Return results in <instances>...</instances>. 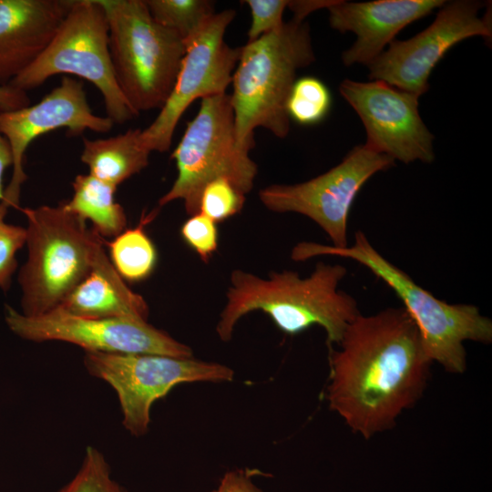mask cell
Instances as JSON below:
<instances>
[{
    "instance_id": "cell-22",
    "label": "cell",
    "mask_w": 492,
    "mask_h": 492,
    "mask_svg": "<svg viewBox=\"0 0 492 492\" xmlns=\"http://www.w3.org/2000/svg\"><path fill=\"white\" fill-rule=\"evenodd\" d=\"M152 18L175 31L183 40L216 13L209 0H144Z\"/></svg>"
},
{
    "instance_id": "cell-18",
    "label": "cell",
    "mask_w": 492,
    "mask_h": 492,
    "mask_svg": "<svg viewBox=\"0 0 492 492\" xmlns=\"http://www.w3.org/2000/svg\"><path fill=\"white\" fill-rule=\"evenodd\" d=\"M56 309L83 318L146 322L149 312L145 299L128 287L103 247L97 251L89 273Z\"/></svg>"
},
{
    "instance_id": "cell-25",
    "label": "cell",
    "mask_w": 492,
    "mask_h": 492,
    "mask_svg": "<svg viewBox=\"0 0 492 492\" xmlns=\"http://www.w3.org/2000/svg\"><path fill=\"white\" fill-rule=\"evenodd\" d=\"M245 196L228 179H213L206 184L201 191L199 212L216 223L223 221L242 210L246 201Z\"/></svg>"
},
{
    "instance_id": "cell-15",
    "label": "cell",
    "mask_w": 492,
    "mask_h": 492,
    "mask_svg": "<svg viewBox=\"0 0 492 492\" xmlns=\"http://www.w3.org/2000/svg\"><path fill=\"white\" fill-rule=\"evenodd\" d=\"M113 125L108 117L92 111L82 82L67 76L38 103L0 112V132L10 146L13 159L11 180L2 203L7 208L19 206L21 188L27 178L24 157L36 138L58 128H67L71 136H79L85 130L106 133Z\"/></svg>"
},
{
    "instance_id": "cell-24",
    "label": "cell",
    "mask_w": 492,
    "mask_h": 492,
    "mask_svg": "<svg viewBox=\"0 0 492 492\" xmlns=\"http://www.w3.org/2000/svg\"><path fill=\"white\" fill-rule=\"evenodd\" d=\"M57 492H128L111 476L104 455L87 446L82 463L73 478Z\"/></svg>"
},
{
    "instance_id": "cell-1",
    "label": "cell",
    "mask_w": 492,
    "mask_h": 492,
    "mask_svg": "<svg viewBox=\"0 0 492 492\" xmlns=\"http://www.w3.org/2000/svg\"><path fill=\"white\" fill-rule=\"evenodd\" d=\"M337 346L326 399L353 432L369 439L386 431L421 398L433 363L403 307L358 315Z\"/></svg>"
},
{
    "instance_id": "cell-17",
    "label": "cell",
    "mask_w": 492,
    "mask_h": 492,
    "mask_svg": "<svg viewBox=\"0 0 492 492\" xmlns=\"http://www.w3.org/2000/svg\"><path fill=\"white\" fill-rule=\"evenodd\" d=\"M72 0H0V85H8L46 49Z\"/></svg>"
},
{
    "instance_id": "cell-7",
    "label": "cell",
    "mask_w": 492,
    "mask_h": 492,
    "mask_svg": "<svg viewBox=\"0 0 492 492\" xmlns=\"http://www.w3.org/2000/svg\"><path fill=\"white\" fill-rule=\"evenodd\" d=\"M177 178L159 200V207L180 200L192 216L200 210L201 191L210 181L223 178L248 194L254 186L257 164L237 141L235 118L227 93L201 99L197 115L187 123L171 154Z\"/></svg>"
},
{
    "instance_id": "cell-11",
    "label": "cell",
    "mask_w": 492,
    "mask_h": 492,
    "mask_svg": "<svg viewBox=\"0 0 492 492\" xmlns=\"http://www.w3.org/2000/svg\"><path fill=\"white\" fill-rule=\"evenodd\" d=\"M235 15L233 9L216 12L184 40L175 86L154 121L141 130L142 142L150 152L169 149L176 127L193 101L226 93L241 52V46L231 47L224 40Z\"/></svg>"
},
{
    "instance_id": "cell-14",
    "label": "cell",
    "mask_w": 492,
    "mask_h": 492,
    "mask_svg": "<svg viewBox=\"0 0 492 492\" xmlns=\"http://www.w3.org/2000/svg\"><path fill=\"white\" fill-rule=\"evenodd\" d=\"M339 91L364 126L366 147L405 164L434 160V136L419 115V97L382 80L344 79Z\"/></svg>"
},
{
    "instance_id": "cell-8",
    "label": "cell",
    "mask_w": 492,
    "mask_h": 492,
    "mask_svg": "<svg viewBox=\"0 0 492 492\" xmlns=\"http://www.w3.org/2000/svg\"><path fill=\"white\" fill-rule=\"evenodd\" d=\"M59 74L77 76L93 84L103 97L107 117L114 123L123 124L138 116L116 80L108 19L98 0H72L46 49L8 85L26 92Z\"/></svg>"
},
{
    "instance_id": "cell-32",
    "label": "cell",
    "mask_w": 492,
    "mask_h": 492,
    "mask_svg": "<svg viewBox=\"0 0 492 492\" xmlns=\"http://www.w3.org/2000/svg\"><path fill=\"white\" fill-rule=\"evenodd\" d=\"M13 164L10 146L6 138L0 132V201L4 200L3 176L5 170Z\"/></svg>"
},
{
    "instance_id": "cell-23",
    "label": "cell",
    "mask_w": 492,
    "mask_h": 492,
    "mask_svg": "<svg viewBox=\"0 0 492 492\" xmlns=\"http://www.w3.org/2000/svg\"><path fill=\"white\" fill-rule=\"evenodd\" d=\"M332 98L327 87L314 77L295 80L287 100L290 119L301 125H313L328 114Z\"/></svg>"
},
{
    "instance_id": "cell-12",
    "label": "cell",
    "mask_w": 492,
    "mask_h": 492,
    "mask_svg": "<svg viewBox=\"0 0 492 492\" xmlns=\"http://www.w3.org/2000/svg\"><path fill=\"white\" fill-rule=\"evenodd\" d=\"M5 311L9 329L32 342H66L80 346L85 352L193 357L189 345L146 321L83 318L60 309L38 316L24 315L11 306H6Z\"/></svg>"
},
{
    "instance_id": "cell-33",
    "label": "cell",
    "mask_w": 492,
    "mask_h": 492,
    "mask_svg": "<svg viewBox=\"0 0 492 492\" xmlns=\"http://www.w3.org/2000/svg\"><path fill=\"white\" fill-rule=\"evenodd\" d=\"M8 208L5 207L2 201H0V220L5 219V216L7 212Z\"/></svg>"
},
{
    "instance_id": "cell-5",
    "label": "cell",
    "mask_w": 492,
    "mask_h": 492,
    "mask_svg": "<svg viewBox=\"0 0 492 492\" xmlns=\"http://www.w3.org/2000/svg\"><path fill=\"white\" fill-rule=\"evenodd\" d=\"M23 212L28 257L18 276L22 313L38 316L56 309L89 273L103 242L63 201Z\"/></svg>"
},
{
    "instance_id": "cell-2",
    "label": "cell",
    "mask_w": 492,
    "mask_h": 492,
    "mask_svg": "<svg viewBox=\"0 0 492 492\" xmlns=\"http://www.w3.org/2000/svg\"><path fill=\"white\" fill-rule=\"evenodd\" d=\"M346 273L344 266L323 261L317 262L305 278L286 270L271 272L268 278L234 270L217 335L224 343L231 341L237 323L261 311L286 334H299L318 325L326 333L329 349L338 345L347 326L361 314L356 300L338 289Z\"/></svg>"
},
{
    "instance_id": "cell-27",
    "label": "cell",
    "mask_w": 492,
    "mask_h": 492,
    "mask_svg": "<svg viewBox=\"0 0 492 492\" xmlns=\"http://www.w3.org/2000/svg\"><path fill=\"white\" fill-rule=\"evenodd\" d=\"M250 8L251 22L248 30V41L252 42L277 29L283 23V13L288 6L287 0H246Z\"/></svg>"
},
{
    "instance_id": "cell-21",
    "label": "cell",
    "mask_w": 492,
    "mask_h": 492,
    "mask_svg": "<svg viewBox=\"0 0 492 492\" xmlns=\"http://www.w3.org/2000/svg\"><path fill=\"white\" fill-rule=\"evenodd\" d=\"M153 217L143 215L138 226L123 231L108 243L110 261L123 280L142 281L155 268L157 251L144 231L145 224Z\"/></svg>"
},
{
    "instance_id": "cell-28",
    "label": "cell",
    "mask_w": 492,
    "mask_h": 492,
    "mask_svg": "<svg viewBox=\"0 0 492 492\" xmlns=\"http://www.w3.org/2000/svg\"><path fill=\"white\" fill-rule=\"evenodd\" d=\"M26 230L0 220V288L6 291L16 269V251L26 244Z\"/></svg>"
},
{
    "instance_id": "cell-30",
    "label": "cell",
    "mask_w": 492,
    "mask_h": 492,
    "mask_svg": "<svg viewBox=\"0 0 492 492\" xmlns=\"http://www.w3.org/2000/svg\"><path fill=\"white\" fill-rule=\"evenodd\" d=\"M29 105L30 99L26 91L9 85H0V112L13 111Z\"/></svg>"
},
{
    "instance_id": "cell-31",
    "label": "cell",
    "mask_w": 492,
    "mask_h": 492,
    "mask_svg": "<svg viewBox=\"0 0 492 492\" xmlns=\"http://www.w3.org/2000/svg\"><path fill=\"white\" fill-rule=\"evenodd\" d=\"M334 0H295L289 1L288 6L292 14V19L303 22L304 18L311 13L322 9L328 8Z\"/></svg>"
},
{
    "instance_id": "cell-4",
    "label": "cell",
    "mask_w": 492,
    "mask_h": 492,
    "mask_svg": "<svg viewBox=\"0 0 492 492\" xmlns=\"http://www.w3.org/2000/svg\"><path fill=\"white\" fill-rule=\"evenodd\" d=\"M315 60L310 27L292 19L241 46L232 76L231 102L239 146L253 149L254 130L262 128L277 138L290 131L287 100L299 69Z\"/></svg>"
},
{
    "instance_id": "cell-16",
    "label": "cell",
    "mask_w": 492,
    "mask_h": 492,
    "mask_svg": "<svg viewBox=\"0 0 492 492\" xmlns=\"http://www.w3.org/2000/svg\"><path fill=\"white\" fill-rule=\"evenodd\" d=\"M442 0H377L354 3L334 0L327 8L330 26L341 33L351 31L356 40L342 54L345 66H368L404 27L434 9Z\"/></svg>"
},
{
    "instance_id": "cell-10",
    "label": "cell",
    "mask_w": 492,
    "mask_h": 492,
    "mask_svg": "<svg viewBox=\"0 0 492 492\" xmlns=\"http://www.w3.org/2000/svg\"><path fill=\"white\" fill-rule=\"evenodd\" d=\"M394 164L389 156L359 145L328 171L302 183L266 186L260 190L259 199L269 210L295 212L311 219L326 233L332 246L344 248L355 197L372 176Z\"/></svg>"
},
{
    "instance_id": "cell-20",
    "label": "cell",
    "mask_w": 492,
    "mask_h": 492,
    "mask_svg": "<svg viewBox=\"0 0 492 492\" xmlns=\"http://www.w3.org/2000/svg\"><path fill=\"white\" fill-rule=\"evenodd\" d=\"M72 187V198L63 201L68 211L91 221L100 237H116L125 231L127 216L115 200L116 188L90 174L77 175Z\"/></svg>"
},
{
    "instance_id": "cell-13",
    "label": "cell",
    "mask_w": 492,
    "mask_h": 492,
    "mask_svg": "<svg viewBox=\"0 0 492 492\" xmlns=\"http://www.w3.org/2000/svg\"><path fill=\"white\" fill-rule=\"evenodd\" d=\"M483 3L457 0L444 4L434 22L414 37L392 41L367 67L369 77L420 97L428 88L436 65L458 42L476 36L491 39V17L478 11Z\"/></svg>"
},
{
    "instance_id": "cell-9",
    "label": "cell",
    "mask_w": 492,
    "mask_h": 492,
    "mask_svg": "<svg viewBox=\"0 0 492 492\" xmlns=\"http://www.w3.org/2000/svg\"><path fill=\"white\" fill-rule=\"evenodd\" d=\"M87 373L116 392L122 425L133 436L147 434L153 404L183 383L231 382L234 371L222 364L149 354L85 352Z\"/></svg>"
},
{
    "instance_id": "cell-26",
    "label": "cell",
    "mask_w": 492,
    "mask_h": 492,
    "mask_svg": "<svg viewBox=\"0 0 492 492\" xmlns=\"http://www.w3.org/2000/svg\"><path fill=\"white\" fill-rule=\"evenodd\" d=\"M180 235L203 261H208L218 249L216 222L200 212L190 216L182 224Z\"/></svg>"
},
{
    "instance_id": "cell-6",
    "label": "cell",
    "mask_w": 492,
    "mask_h": 492,
    "mask_svg": "<svg viewBox=\"0 0 492 492\" xmlns=\"http://www.w3.org/2000/svg\"><path fill=\"white\" fill-rule=\"evenodd\" d=\"M108 25L111 62L131 108L160 109L168 100L185 54L184 40L157 23L144 0H98Z\"/></svg>"
},
{
    "instance_id": "cell-3",
    "label": "cell",
    "mask_w": 492,
    "mask_h": 492,
    "mask_svg": "<svg viewBox=\"0 0 492 492\" xmlns=\"http://www.w3.org/2000/svg\"><path fill=\"white\" fill-rule=\"evenodd\" d=\"M323 255L355 261L386 283L415 322L429 359L446 372L463 374L466 371V341L485 344L492 342V321L482 315L477 306L452 304L437 299L383 257L363 231H355L351 246L335 248L303 241L296 244L291 253L295 261Z\"/></svg>"
},
{
    "instance_id": "cell-29",
    "label": "cell",
    "mask_w": 492,
    "mask_h": 492,
    "mask_svg": "<svg viewBox=\"0 0 492 492\" xmlns=\"http://www.w3.org/2000/svg\"><path fill=\"white\" fill-rule=\"evenodd\" d=\"M210 492H264L250 475L241 469L226 472L218 486Z\"/></svg>"
},
{
    "instance_id": "cell-19",
    "label": "cell",
    "mask_w": 492,
    "mask_h": 492,
    "mask_svg": "<svg viewBox=\"0 0 492 492\" xmlns=\"http://www.w3.org/2000/svg\"><path fill=\"white\" fill-rule=\"evenodd\" d=\"M140 128L108 138H83L81 161L96 179L117 187L148 165L150 151L144 146Z\"/></svg>"
}]
</instances>
